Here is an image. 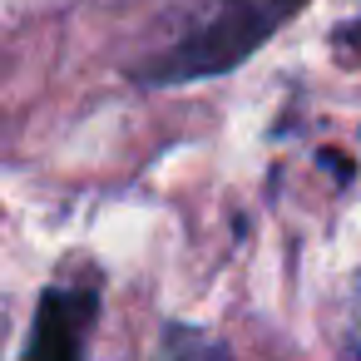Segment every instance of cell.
Returning a JSON list of instances; mask_svg holds the SVG:
<instances>
[{
	"instance_id": "1",
	"label": "cell",
	"mask_w": 361,
	"mask_h": 361,
	"mask_svg": "<svg viewBox=\"0 0 361 361\" xmlns=\"http://www.w3.org/2000/svg\"><path fill=\"white\" fill-rule=\"evenodd\" d=\"M307 0H203V11L139 70L144 85H193L252 60Z\"/></svg>"
},
{
	"instance_id": "2",
	"label": "cell",
	"mask_w": 361,
	"mask_h": 361,
	"mask_svg": "<svg viewBox=\"0 0 361 361\" xmlns=\"http://www.w3.org/2000/svg\"><path fill=\"white\" fill-rule=\"evenodd\" d=\"M94 317H99V292L94 287H50L35 307L25 356L30 361H75V356H85Z\"/></svg>"
}]
</instances>
